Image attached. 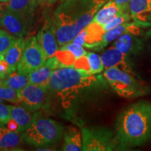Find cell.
I'll return each mask as SVG.
<instances>
[{"mask_svg":"<svg viewBox=\"0 0 151 151\" xmlns=\"http://www.w3.org/2000/svg\"><path fill=\"white\" fill-rule=\"evenodd\" d=\"M7 130L6 127H5L4 124H0V141L1 140V138H2L3 135L4 134L6 131Z\"/></svg>","mask_w":151,"mask_h":151,"instance_id":"33","label":"cell"},{"mask_svg":"<svg viewBox=\"0 0 151 151\" xmlns=\"http://www.w3.org/2000/svg\"><path fill=\"white\" fill-rule=\"evenodd\" d=\"M0 24L9 33L18 38L28 35L30 24L23 15L6 9L0 16Z\"/></svg>","mask_w":151,"mask_h":151,"instance_id":"9","label":"cell"},{"mask_svg":"<svg viewBox=\"0 0 151 151\" xmlns=\"http://www.w3.org/2000/svg\"><path fill=\"white\" fill-rule=\"evenodd\" d=\"M86 57L89 62L90 74H97L104 69L101 58L99 55L93 52H90L86 54Z\"/></svg>","mask_w":151,"mask_h":151,"instance_id":"24","label":"cell"},{"mask_svg":"<svg viewBox=\"0 0 151 151\" xmlns=\"http://www.w3.org/2000/svg\"><path fill=\"white\" fill-rule=\"evenodd\" d=\"M55 69L46 61L44 65L28 74L30 84L48 88V85Z\"/></svg>","mask_w":151,"mask_h":151,"instance_id":"21","label":"cell"},{"mask_svg":"<svg viewBox=\"0 0 151 151\" xmlns=\"http://www.w3.org/2000/svg\"><path fill=\"white\" fill-rule=\"evenodd\" d=\"M151 138V103L141 101L134 104L119 116L116 139L120 148L143 145Z\"/></svg>","mask_w":151,"mask_h":151,"instance_id":"2","label":"cell"},{"mask_svg":"<svg viewBox=\"0 0 151 151\" xmlns=\"http://www.w3.org/2000/svg\"><path fill=\"white\" fill-rule=\"evenodd\" d=\"M1 80L7 86L16 90L17 92L23 89L24 87L29 83L28 75L18 73L17 71H14L5 78L1 79Z\"/></svg>","mask_w":151,"mask_h":151,"instance_id":"23","label":"cell"},{"mask_svg":"<svg viewBox=\"0 0 151 151\" xmlns=\"http://www.w3.org/2000/svg\"><path fill=\"white\" fill-rule=\"evenodd\" d=\"M63 133V127L59 122L37 113L29 127L22 133V137L24 143L39 148L55 144Z\"/></svg>","mask_w":151,"mask_h":151,"instance_id":"4","label":"cell"},{"mask_svg":"<svg viewBox=\"0 0 151 151\" xmlns=\"http://www.w3.org/2000/svg\"><path fill=\"white\" fill-rule=\"evenodd\" d=\"M65 141L62 150L65 151L83 150L82 133L74 127H68L65 132Z\"/></svg>","mask_w":151,"mask_h":151,"instance_id":"20","label":"cell"},{"mask_svg":"<svg viewBox=\"0 0 151 151\" xmlns=\"http://www.w3.org/2000/svg\"><path fill=\"white\" fill-rule=\"evenodd\" d=\"M45 1H46L47 3L50 4H52L55 3L57 1V0H44Z\"/></svg>","mask_w":151,"mask_h":151,"instance_id":"34","label":"cell"},{"mask_svg":"<svg viewBox=\"0 0 151 151\" xmlns=\"http://www.w3.org/2000/svg\"><path fill=\"white\" fill-rule=\"evenodd\" d=\"M122 12L123 11L116 4L114 0H109L98 10L92 21L104 26Z\"/></svg>","mask_w":151,"mask_h":151,"instance_id":"18","label":"cell"},{"mask_svg":"<svg viewBox=\"0 0 151 151\" xmlns=\"http://www.w3.org/2000/svg\"><path fill=\"white\" fill-rule=\"evenodd\" d=\"M1 4H0V12H1Z\"/></svg>","mask_w":151,"mask_h":151,"instance_id":"38","label":"cell"},{"mask_svg":"<svg viewBox=\"0 0 151 151\" xmlns=\"http://www.w3.org/2000/svg\"><path fill=\"white\" fill-rule=\"evenodd\" d=\"M26 40L23 38H16L4 55V59L10 66L11 71H17L25 48Z\"/></svg>","mask_w":151,"mask_h":151,"instance_id":"17","label":"cell"},{"mask_svg":"<svg viewBox=\"0 0 151 151\" xmlns=\"http://www.w3.org/2000/svg\"><path fill=\"white\" fill-rule=\"evenodd\" d=\"M4 58H4V55L0 53V62H1V60H4Z\"/></svg>","mask_w":151,"mask_h":151,"instance_id":"35","label":"cell"},{"mask_svg":"<svg viewBox=\"0 0 151 151\" xmlns=\"http://www.w3.org/2000/svg\"><path fill=\"white\" fill-rule=\"evenodd\" d=\"M107 0H64L54 12L55 32L60 46L70 43L92 22Z\"/></svg>","mask_w":151,"mask_h":151,"instance_id":"1","label":"cell"},{"mask_svg":"<svg viewBox=\"0 0 151 151\" xmlns=\"http://www.w3.org/2000/svg\"><path fill=\"white\" fill-rule=\"evenodd\" d=\"M37 2L39 3V4H42L43 1H44V0H37Z\"/></svg>","mask_w":151,"mask_h":151,"instance_id":"36","label":"cell"},{"mask_svg":"<svg viewBox=\"0 0 151 151\" xmlns=\"http://www.w3.org/2000/svg\"><path fill=\"white\" fill-rule=\"evenodd\" d=\"M37 3V0H9L6 9L22 14L31 24Z\"/></svg>","mask_w":151,"mask_h":151,"instance_id":"15","label":"cell"},{"mask_svg":"<svg viewBox=\"0 0 151 151\" xmlns=\"http://www.w3.org/2000/svg\"><path fill=\"white\" fill-rule=\"evenodd\" d=\"M23 141L21 133L7 129L0 141V150H20Z\"/></svg>","mask_w":151,"mask_h":151,"instance_id":"22","label":"cell"},{"mask_svg":"<svg viewBox=\"0 0 151 151\" xmlns=\"http://www.w3.org/2000/svg\"><path fill=\"white\" fill-rule=\"evenodd\" d=\"M37 39L47 59L54 56L60 48L53 24L49 19L45 20L43 25L37 34Z\"/></svg>","mask_w":151,"mask_h":151,"instance_id":"11","label":"cell"},{"mask_svg":"<svg viewBox=\"0 0 151 151\" xmlns=\"http://www.w3.org/2000/svg\"><path fill=\"white\" fill-rule=\"evenodd\" d=\"M16 39L6 30L0 29V53L5 55Z\"/></svg>","mask_w":151,"mask_h":151,"instance_id":"27","label":"cell"},{"mask_svg":"<svg viewBox=\"0 0 151 151\" xmlns=\"http://www.w3.org/2000/svg\"><path fill=\"white\" fill-rule=\"evenodd\" d=\"M12 72L8 62L6 61L5 59L1 60L0 62V80L5 78Z\"/></svg>","mask_w":151,"mask_h":151,"instance_id":"30","label":"cell"},{"mask_svg":"<svg viewBox=\"0 0 151 151\" xmlns=\"http://www.w3.org/2000/svg\"><path fill=\"white\" fill-rule=\"evenodd\" d=\"M9 0H0V2H8Z\"/></svg>","mask_w":151,"mask_h":151,"instance_id":"37","label":"cell"},{"mask_svg":"<svg viewBox=\"0 0 151 151\" xmlns=\"http://www.w3.org/2000/svg\"><path fill=\"white\" fill-rule=\"evenodd\" d=\"M150 20H151V18H150Z\"/></svg>","mask_w":151,"mask_h":151,"instance_id":"39","label":"cell"},{"mask_svg":"<svg viewBox=\"0 0 151 151\" xmlns=\"http://www.w3.org/2000/svg\"><path fill=\"white\" fill-rule=\"evenodd\" d=\"M0 99L14 104L19 103L18 92L7 86L1 80H0Z\"/></svg>","mask_w":151,"mask_h":151,"instance_id":"25","label":"cell"},{"mask_svg":"<svg viewBox=\"0 0 151 151\" xmlns=\"http://www.w3.org/2000/svg\"><path fill=\"white\" fill-rule=\"evenodd\" d=\"M47 58L37 38L32 37L26 40L25 48L17 68V71L28 75L44 65Z\"/></svg>","mask_w":151,"mask_h":151,"instance_id":"7","label":"cell"},{"mask_svg":"<svg viewBox=\"0 0 151 151\" xmlns=\"http://www.w3.org/2000/svg\"><path fill=\"white\" fill-rule=\"evenodd\" d=\"M101 58L105 69L116 67L135 76L128 60V55L120 52L114 46L106 49L101 54Z\"/></svg>","mask_w":151,"mask_h":151,"instance_id":"12","label":"cell"},{"mask_svg":"<svg viewBox=\"0 0 151 151\" xmlns=\"http://www.w3.org/2000/svg\"><path fill=\"white\" fill-rule=\"evenodd\" d=\"M48 90L46 87L29 83L18 92L19 103L32 112L37 111L44 104Z\"/></svg>","mask_w":151,"mask_h":151,"instance_id":"8","label":"cell"},{"mask_svg":"<svg viewBox=\"0 0 151 151\" xmlns=\"http://www.w3.org/2000/svg\"><path fill=\"white\" fill-rule=\"evenodd\" d=\"M151 24L150 22L148 23H141L138 22H125L120 25L109 29L108 31L105 32L102 36V39L99 43V45L94 48L95 50H99L105 48L107 45L109 44L113 41H116L118 38L120 36L124 35V34L130 33L135 35H139L141 32V28L146 26H150Z\"/></svg>","mask_w":151,"mask_h":151,"instance_id":"10","label":"cell"},{"mask_svg":"<svg viewBox=\"0 0 151 151\" xmlns=\"http://www.w3.org/2000/svg\"><path fill=\"white\" fill-rule=\"evenodd\" d=\"M73 67L76 68V69H82V70L86 71L90 73V65L88 58L86 57V55L76 60Z\"/></svg>","mask_w":151,"mask_h":151,"instance_id":"29","label":"cell"},{"mask_svg":"<svg viewBox=\"0 0 151 151\" xmlns=\"http://www.w3.org/2000/svg\"><path fill=\"white\" fill-rule=\"evenodd\" d=\"M97 81L94 75L73 67L55 69L48 85V91L58 94L65 103Z\"/></svg>","mask_w":151,"mask_h":151,"instance_id":"3","label":"cell"},{"mask_svg":"<svg viewBox=\"0 0 151 151\" xmlns=\"http://www.w3.org/2000/svg\"><path fill=\"white\" fill-rule=\"evenodd\" d=\"M131 0H114L117 5L122 9L123 12L129 13V6Z\"/></svg>","mask_w":151,"mask_h":151,"instance_id":"31","label":"cell"},{"mask_svg":"<svg viewBox=\"0 0 151 151\" xmlns=\"http://www.w3.org/2000/svg\"><path fill=\"white\" fill-rule=\"evenodd\" d=\"M83 150L111 151L116 148V137L105 128H88L82 129Z\"/></svg>","mask_w":151,"mask_h":151,"instance_id":"6","label":"cell"},{"mask_svg":"<svg viewBox=\"0 0 151 151\" xmlns=\"http://www.w3.org/2000/svg\"><path fill=\"white\" fill-rule=\"evenodd\" d=\"M37 114V113L32 112L22 106H11V118L18 123L19 133L22 134L29 127Z\"/></svg>","mask_w":151,"mask_h":151,"instance_id":"14","label":"cell"},{"mask_svg":"<svg viewBox=\"0 0 151 151\" xmlns=\"http://www.w3.org/2000/svg\"><path fill=\"white\" fill-rule=\"evenodd\" d=\"M11 119V105L0 102V124H6Z\"/></svg>","mask_w":151,"mask_h":151,"instance_id":"28","label":"cell"},{"mask_svg":"<svg viewBox=\"0 0 151 151\" xmlns=\"http://www.w3.org/2000/svg\"><path fill=\"white\" fill-rule=\"evenodd\" d=\"M84 29L86 32V39L83 47L94 50L99 45L105 32L103 26L92 21Z\"/></svg>","mask_w":151,"mask_h":151,"instance_id":"19","label":"cell"},{"mask_svg":"<svg viewBox=\"0 0 151 151\" xmlns=\"http://www.w3.org/2000/svg\"><path fill=\"white\" fill-rule=\"evenodd\" d=\"M6 128L10 131H16L18 132V124L17 122L13 119L9 120V122L6 124Z\"/></svg>","mask_w":151,"mask_h":151,"instance_id":"32","label":"cell"},{"mask_svg":"<svg viewBox=\"0 0 151 151\" xmlns=\"http://www.w3.org/2000/svg\"><path fill=\"white\" fill-rule=\"evenodd\" d=\"M132 16L129 13L127 12H122L118 16L115 17L114 18L112 19L111 21L107 22L103 26V29L104 32L108 31L109 29H113V28L117 27V26L120 25V24L125 23V22H129L131 20Z\"/></svg>","mask_w":151,"mask_h":151,"instance_id":"26","label":"cell"},{"mask_svg":"<svg viewBox=\"0 0 151 151\" xmlns=\"http://www.w3.org/2000/svg\"><path fill=\"white\" fill-rule=\"evenodd\" d=\"M137 36L130 33L124 34L116 39L113 46L127 55L137 53L141 48V41Z\"/></svg>","mask_w":151,"mask_h":151,"instance_id":"16","label":"cell"},{"mask_svg":"<svg viewBox=\"0 0 151 151\" xmlns=\"http://www.w3.org/2000/svg\"><path fill=\"white\" fill-rule=\"evenodd\" d=\"M129 10L134 21L148 23L151 18V0H131Z\"/></svg>","mask_w":151,"mask_h":151,"instance_id":"13","label":"cell"},{"mask_svg":"<svg viewBox=\"0 0 151 151\" xmlns=\"http://www.w3.org/2000/svg\"><path fill=\"white\" fill-rule=\"evenodd\" d=\"M104 77L112 89L120 97L132 99L147 93V87L136 76L113 67L105 69Z\"/></svg>","mask_w":151,"mask_h":151,"instance_id":"5","label":"cell"}]
</instances>
